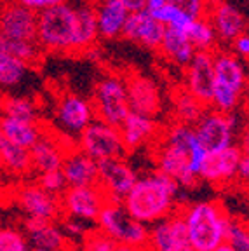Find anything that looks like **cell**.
<instances>
[{
  "label": "cell",
  "instance_id": "obj_31",
  "mask_svg": "<svg viewBox=\"0 0 249 251\" xmlns=\"http://www.w3.org/2000/svg\"><path fill=\"white\" fill-rule=\"evenodd\" d=\"M30 65L12 56L11 52L0 49V89H11L23 82Z\"/></svg>",
  "mask_w": 249,
  "mask_h": 251
},
{
  "label": "cell",
  "instance_id": "obj_9",
  "mask_svg": "<svg viewBox=\"0 0 249 251\" xmlns=\"http://www.w3.org/2000/svg\"><path fill=\"white\" fill-rule=\"evenodd\" d=\"M147 251H194L188 241L181 209L150 225Z\"/></svg>",
  "mask_w": 249,
  "mask_h": 251
},
{
  "label": "cell",
  "instance_id": "obj_50",
  "mask_svg": "<svg viewBox=\"0 0 249 251\" xmlns=\"http://www.w3.org/2000/svg\"><path fill=\"white\" fill-rule=\"evenodd\" d=\"M4 40H5V37L2 35V30H0V49H2V46H4Z\"/></svg>",
  "mask_w": 249,
  "mask_h": 251
},
{
  "label": "cell",
  "instance_id": "obj_14",
  "mask_svg": "<svg viewBox=\"0 0 249 251\" xmlns=\"http://www.w3.org/2000/svg\"><path fill=\"white\" fill-rule=\"evenodd\" d=\"M214 86L213 51H195L190 63L187 65L185 89L204 106H211Z\"/></svg>",
  "mask_w": 249,
  "mask_h": 251
},
{
  "label": "cell",
  "instance_id": "obj_45",
  "mask_svg": "<svg viewBox=\"0 0 249 251\" xmlns=\"http://www.w3.org/2000/svg\"><path fill=\"white\" fill-rule=\"evenodd\" d=\"M248 176H249V157H248V153L244 152V155L241 157V161H239V166H237V180L246 181Z\"/></svg>",
  "mask_w": 249,
  "mask_h": 251
},
{
  "label": "cell",
  "instance_id": "obj_13",
  "mask_svg": "<svg viewBox=\"0 0 249 251\" xmlns=\"http://www.w3.org/2000/svg\"><path fill=\"white\" fill-rule=\"evenodd\" d=\"M0 30L5 39L37 40V12L18 0H4L0 5Z\"/></svg>",
  "mask_w": 249,
  "mask_h": 251
},
{
  "label": "cell",
  "instance_id": "obj_18",
  "mask_svg": "<svg viewBox=\"0 0 249 251\" xmlns=\"http://www.w3.org/2000/svg\"><path fill=\"white\" fill-rule=\"evenodd\" d=\"M164 30L166 26L160 21H157L147 9H141V11L129 12L121 35L132 42L141 44L148 49H159Z\"/></svg>",
  "mask_w": 249,
  "mask_h": 251
},
{
  "label": "cell",
  "instance_id": "obj_24",
  "mask_svg": "<svg viewBox=\"0 0 249 251\" xmlns=\"http://www.w3.org/2000/svg\"><path fill=\"white\" fill-rule=\"evenodd\" d=\"M28 150H30L31 171L44 173V171H52V169H61L65 153L70 149L61 145L58 141V138H51L42 133V136Z\"/></svg>",
  "mask_w": 249,
  "mask_h": 251
},
{
  "label": "cell",
  "instance_id": "obj_46",
  "mask_svg": "<svg viewBox=\"0 0 249 251\" xmlns=\"http://www.w3.org/2000/svg\"><path fill=\"white\" fill-rule=\"evenodd\" d=\"M121 2L125 5V9H127L129 12L145 9V0H121Z\"/></svg>",
  "mask_w": 249,
  "mask_h": 251
},
{
  "label": "cell",
  "instance_id": "obj_5",
  "mask_svg": "<svg viewBox=\"0 0 249 251\" xmlns=\"http://www.w3.org/2000/svg\"><path fill=\"white\" fill-rule=\"evenodd\" d=\"M75 9L68 4H58L54 7L37 12V42L44 51L70 52L74 35Z\"/></svg>",
  "mask_w": 249,
  "mask_h": 251
},
{
  "label": "cell",
  "instance_id": "obj_34",
  "mask_svg": "<svg viewBox=\"0 0 249 251\" xmlns=\"http://www.w3.org/2000/svg\"><path fill=\"white\" fill-rule=\"evenodd\" d=\"M2 49L7 52H11L12 56H16L18 59L25 61L26 65H33V63L40 61L42 58L44 49L39 46L37 40H12L5 39Z\"/></svg>",
  "mask_w": 249,
  "mask_h": 251
},
{
  "label": "cell",
  "instance_id": "obj_1",
  "mask_svg": "<svg viewBox=\"0 0 249 251\" xmlns=\"http://www.w3.org/2000/svg\"><path fill=\"white\" fill-rule=\"evenodd\" d=\"M206 157L207 152L199 143L194 126L174 122L157 147V171L173 178L181 188H192L199 181V171Z\"/></svg>",
  "mask_w": 249,
  "mask_h": 251
},
{
  "label": "cell",
  "instance_id": "obj_41",
  "mask_svg": "<svg viewBox=\"0 0 249 251\" xmlns=\"http://www.w3.org/2000/svg\"><path fill=\"white\" fill-rule=\"evenodd\" d=\"M176 7H179L185 14L190 18H206L207 7H209V0H168Z\"/></svg>",
  "mask_w": 249,
  "mask_h": 251
},
{
  "label": "cell",
  "instance_id": "obj_37",
  "mask_svg": "<svg viewBox=\"0 0 249 251\" xmlns=\"http://www.w3.org/2000/svg\"><path fill=\"white\" fill-rule=\"evenodd\" d=\"M82 248L80 251H113L117 243L110 237L101 228H87L86 234L80 237Z\"/></svg>",
  "mask_w": 249,
  "mask_h": 251
},
{
  "label": "cell",
  "instance_id": "obj_12",
  "mask_svg": "<svg viewBox=\"0 0 249 251\" xmlns=\"http://www.w3.org/2000/svg\"><path fill=\"white\" fill-rule=\"evenodd\" d=\"M244 150L239 145H230L220 152L207 153L202 168L199 171V180L214 187H223L237 180V166Z\"/></svg>",
  "mask_w": 249,
  "mask_h": 251
},
{
  "label": "cell",
  "instance_id": "obj_17",
  "mask_svg": "<svg viewBox=\"0 0 249 251\" xmlns=\"http://www.w3.org/2000/svg\"><path fill=\"white\" fill-rule=\"evenodd\" d=\"M125 93H127L129 110L138 112L141 115L155 117L162 110V96L160 89L152 78L140 74L129 75L124 80Z\"/></svg>",
  "mask_w": 249,
  "mask_h": 251
},
{
  "label": "cell",
  "instance_id": "obj_4",
  "mask_svg": "<svg viewBox=\"0 0 249 251\" xmlns=\"http://www.w3.org/2000/svg\"><path fill=\"white\" fill-rule=\"evenodd\" d=\"M94 224L105 234H108L117 244H125L136 250H147L150 227L131 218L121 201L106 199Z\"/></svg>",
  "mask_w": 249,
  "mask_h": 251
},
{
  "label": "cell",
  "instance_id": "obj_39",
  "mask_svg": "<svg viewBox=\"0 0 249 251\" xmlns=\"http://www.w3.org/2000/svg\"><path fill=\"white\" fill-rule=\"evenodd\" d=\"M225 243H228L230 246H234L237 251H249V234L248 227L242 220L232 218L230 225L226 228V239Z\"/></svg>",
  "mask_w": 249,
  "mask_h": 251
},
{
  "label": "cell",
  "instance_id": "obj_40",
  "mask_svg": "<svg viewBox=\"0 0 249 251\" xmlns=\"http://www.w3.org/2000/svg\"><path fill=\"white\" fill-rule=\"evenodd\" d=\"M37 183L46 190V192L52 194V196H61L66 190V180L63 176L61 169H52V171H44L39 173V181Z\"/></svg>",
  "mask_w": 249,
  "mask_h": 251
},
{
  "label": "cell",
  "instance_id": "obj_6",
  "mask_svg": "<svg viewBox=\"0 0 249 251\" xmlns=\"http://www.w3.org/2000/svg\"><path fill=\"white\" fill-rule=\"evenodd\" d=\"M237 129V114H223L214 108H206L200 119L194 124L195 136L207 153L220 152L234 145Z\"/></svg>",
  "mask_w": 249,
  "mask_h": 251
},
{
  "label": "cell",
  "instance_id": "obj_3",
  "mask_svg": "<svg viewBox=\"0 0 249 251\" xmlns=\"http://www.w3.org/2000/svg\"><path fill=\"white\" fill-rule=\"evenodd\" d=\"M194 251H214L226 239L232 216L220 201H199L181 209Z\"/></svg>",
  "mask_w": 249,
  "mask_h": 251
},
{
  "label": "cell",
  "instance_id": "obj_48",
  "mask_svg": "<svg viewBox=\"0 0 249 251\" xmlns=\"http://www.w3.org/2000/svg\"><path fill=\"white\" fill-rule=\"evenodd\" d=\"M113 251H147V250H136V248L125 246V244H117Z\"/></svg>",
  "mask_w": 249,
  "mask_h": 251
},
{
  "label": "cell",
  "instance_id": "obj_51",
  "mask_svg": "<svg viewBox=\"0 0 249 251\" xmlns=\"http://www.w3.org/2000/svg\"><path fill=\"white\" fill-rule=\"evenodd\" d=\"M31 251H51V250H46V248H37V246H33V248H31Z\"/></svg>",
  "mask_w": 249,
  "mask_h": 251
},
{
  "label": "cell",
  "instance_id": "obj_27",
  "mask_svg": "<svg viewBox=\"0 0 249 251\" xmlns=\"http://www.w3.org/2000/svg\"><path fill=\"white\" fill-rule=\"evenodd\" d=\"M0 133L9 141L23 149H30L42 136V129L37 122L23 121V119H16L4 114H0Z\"/></svg>",
  "mask_w": 249,
  "mask_h": 251
},
{
  "label": "cell",
  "instance_id": "obj_8",
  "mask_svg": "<svg viewBox=\"0 0 249 251\" xmlns=\"http://www.w3.org/2000/svg\"><path fill=\"white\" fill-rule=\"evenodd\" d=\"M93 110L94 117L98 121H103L110 126H119L129 114L127 93H125V84L121 77L108 75L101 78L96 86L93 98Z\"/></svg>",
  "mask_w": 249,
  "mask_h": 251
},
{
  "label": "cell",
  "instance_id": "obj_32",
  "mask_svg": "<svg viewBox=\"0 0 249 251\" xmlns=\"http://www.w3.org/2000/svg\"><path fill=\"white\" fill-rule=\"evenodd\" d=\"M188 40L192 42L195 51H214V44H216V33H214L211 23L206 18H195L188 28L185 30Z\"/></svg>",
  "mask_w": 249,
  "mask_h": 251
},
{
  "label": "cell",
  "instance_id": "obj_42",
  "mask_svg": "<svg viewBox=\"0 0 249 251\" xmlns=\"http://www.w3.org/2000/svg\"><path fill=\"white\" fill-rule=\"evenodd\" d=\"M59 227H61L63 234L68 235V237H75V239H80L82 235L86 234V230H87L86 222H82V220H77V218H72V216H65Z\"/></svg>",
  "mask_w": 249,
  "mask_h": 251
},
{
  "label": "cell",
  "instance_id": "obj_28",
  "mask_svg": "<svg viewBox=\"0 0 249 251\" xmlns=\"http://www.w3.org/2000/svg\"><path fill=\"white\" fill-rule=\"evenodd\" d=\"M159 51L162 52L169 61L176 63L179 67H187L188 63H190L192 56H194L195 49L190 40H188L185 31L166 26L162 42H160V46H159Z\"/></svg>",
  "mask_w": 249,
  "mask_h": 251
},
{
  "label": "cell",
  "instance_id": "obj_21",
  "mask_svg": "<svg viewBox=\"0 0 249 251\" xmlns=\"http://www.w3.org/2000/svg\"><path fill=\"white\" fill-rule=\"evenodd\" d=\"M23 234L31 246L46 248L51 251H63L66 248V235L61 227L51 220L28 218L23 222Z\"/></svg>",
  "mask_w": 249,
  "mask_h": 251
},
{
  "label": "cell",
  "instance_id": "obj_2",
  "mask_svg": "<svg viewBox=\"0 0 249 251\" xmlns=\"http://www.w3.org/2000/svg\"><path fill=\"white\" fill-rule=\"evenodd\" d=\"M179 190L181 187L173 178L160 171L148 173L136 178L131 190L122 199V206L131 218L150 227L178 209Z\"/></svg>",
  "mask_w": 249,
  "mask_h": 251
},
{
  "label": "cell",
  "instance_id": "obj_20",
  "mask_svg": "<svg viewBox=\"0 0 249 251\" xmlns=\"http://www.w3.org/2000/svg\"><path fill=\"white\" fill-rule=\"evenodd\" d=\"M61 173L68 187H87L98 183V161L78 149H70L65 153Z\"/></svg>",
  "mask_w": 249,
  "mask_h": 251
},
{
  "label": "cell",
  "instance_id": "obj_49",
  "mask_svg": "<svg viewBox=\"0 0 249 251\" xmlns=\"http://www.w3.org/2000/svg\"><path fill=\"white\" fill-rule=\"evenodd\" d=\"M214 251H237V250H235L234 246H230L228 243H222V244H220V246L216 248V250H214Z\"/></svg>",
  "mask_w": 249,
  "mask_h": 251
},
{
  "label": "cell",
  "instance_id": "obj_23",
  "mask_svg": "<svg viewBox=\"0 0 249 251\" xmlns=\"http://www.w3.org/2000/svg\"><path fill=\"white\" fill-rule=\"evenodd\" d=\"M213 70L216 82H222L239 94H244L248 75L239 56L226 51H213Z\"/></svg>",
  "mask_w": 249,
  "mask_h": 251
},
{
  "label": "cell",
  "instance_id": "obj_22",
  "mask_svg": "<svg viewBox=\"0 0 249 251\" xmlns=\"http://www.w3.org/2000/svg\"><path fill=\"white\" fill-rule=\"evenodd\" d=\"M121 131L122 143H124L127 152H134V150L141 149L145 143L152 141L157 134V122L153 117L148 115H141L138 112L129 110V114L119 126Z\"/></svg>",
  "mask_w": 249,
  "mask_h": 251
},
{
  "label": "cell",
  "instance_id": "obj_19",
  "mask_svg": "<svg viewBox=\"0 0 249 251\" xmlns=\"http://www.w3.org/2000/svg\"><path fill=\"white\" fill-rule=\"evenodd\" d=\"M206 20L211 23L214 33L220 40L232 42L235 37L246 31V20L242 12L232 4H226L222 0L214 2V4L209 2Z\"/></svg>",
  "mask_w": 249,
  "mask_h": 251
},
{
  "label": "cell",
  "instance_id": "obj_44",
  "mask_svg": "<svg viewBox=\"0 0 249 251\" xmlns=\"http://www.w3.org/2000/svg\"><path fill=\"white\" fill-rule=\"evenodd\" d=\"M232 46H234V54L239 56V58H248L249 54V39L248 33H241L237 35L234 40H232Z\"/></svg>",
  "mask_w": 249,
  "mask_h": 251
},
{
  "label": "cell",
  "instance_id": "obj_16",
  "mask_svg": "<svg viewBox=\"0 0 249 251\" xmlns=\"http://www.w3.org/2000/svg\"><path fill=\"white\" fill-rule=\"evenodd\" d=\"M93 103L78 94H63L56 106V121L59 127L70 136H78L94 121Z\"/></svg>",
  "mask_w": 249,
  "mask_h": 251
},
{
  "label": "cell",
  "instance_id": "obj_38",
  "mask_svg": "<svg viewBox=\"0 0 249 251\" xmlns=\"http://www.w3.org/2000/svg\"><path fill=\"white\" fill-rule=\"evenodd\" d=\"M0 251H31V248L21 230L0 227Z\"/></svg>",
  "mask_w": 249,
  "mask_h": 251
},
{
  "label": "cell",
  "instance_id": "obj_29",
  "mask_svg": "<svg viewBox=\"0 0 249 251\" xmlns=\"http://www.w3.org/2000/svg\"><path fill=\"white\" fill-rule=\"evenodd\" d=\"M0 164L4 166L9 173L26 175V173L31 171L30 150L9 141L4 134L0 133Z\"/></svg>",
  "mask_w": 249,
  "mask_h": 251
},
{
  "label": "cell",
  "instance_id": "obj_11",
  "mask_svg": "<svg viewBox=\"0 0 249 251\" xmlns=\"http://www.w3.org/2000/svg\"><path fill=\"white\" fill-rule=\"evenodd\" d=\"M136 171L121 159H105L98 161V187L101 188L106 199L121 201L125 197V194L131 190V187L136 181Z\"/></svg>",
  "mask_w": 249,
  "mask_h": 251
},
{
  "label": "cell",
  "instance_id": "obj_25",
  "mask_svg": "<svg viewBox=\"0 0 249 251\" xmlns=\"http://www.w3.org/2000/svg\"><path fill=\"white\" fill-rule=\"evenodd\" d=\"M98 39V21H96V9L89 5H82L75 9V23H74V35H72L70 52H84L94 46Z\"/></svg>",
  "mask_w": 249,
  "mask_h": 251
},
{
  "label": "cell",
  "instance_id": "obj_54",
  "mask_svg": "<svg viewBox=\"0 0 249 251\" xmlns=\"http://www.w3.org/2000/svg\"><path fill=\"white\" fill-rule=\"evenodd\" d=\"M68 248H70V246H68ZM63 251H66V250H63ZM70 251H72V250H70Z\"/></svg>",
  "mask_w": 249,
  "mask_h": 251
},
{
  "label": "cell",
  "instance_id": "obj_26",
  "mask_svg": "<svg viewBox=\"0 0 249 251\" xmlns=\"http://www.w3.org/2000/svg\"><path fill=\"white\" fill-rule=\"evenodd\" d=\"M129 11L121 0H103L101 5L96 9L98 35L105 39H115L122 33L125 18Z\"/></svg>",
  "mask_w": 249,
  "mask_h": 251
},
{
  "label": "cell",
  "instance_id": "obj_30",
  "mask_svg": "<svg viewBox=\"0 0 249 251\" xmlns=\"http://www.w3.org/2000/svg\"><path fill=\"white\" fill-rule=\"evenodd\" d=\"M207 106H204L200 101L192 96L187 89H179L173 94V114H174V122L194 126L200 119V115L206 112Z\"/></svg>",
  "mask_w": 249,
  "mask_h": 251
},
{
  "label": "cell",
  "instance_id": "obj_33",
  "mask_svg": "<svg viewBox=\"0 0 249 251\" xmlns=\"http://www.w3.org/2000/svg\"><path fill=\"white\" fill-rule=\"evenodd\" d=\"M0 114L11 115L16 119H23V121H33L37 122V105L33 100L25 98V96H5L2 98V110Z\"/></svg>",
  "mask_w": 249,
  "mask_h": 251
},
{
  "label": "cell",
  "instance_id": "obj_47",
  "mask_svg": "<svg viewBox=\"0 0 249 251\" xmlns=\"http://www.w3.org/2000/svg\"><path fill=\"white\" fill-rule=\"evenodd\" d=\"M166 2H168V0H145V9H147L148 12H153L159 7H162Z\"/></svg>",
  "mask_w": 249,
  "mask_h": 251
},
{
  "label": "cell",
  "instance_id": "obj_53",
  "mask_svg": "<svg viewBox=\"0 0 249 251\" xmlns=\"http://www.w3.org/2000/svg\"><path fill=\"white\" fill-rule=\"evenodd\" d=\"M2 4H4V0H0V5H2Z\"/></svg>",
  "mask_w": 249,
  "mask_h": 251
},
{
  "label": "cell",
  "instance_id": "obj_7",
  "mask_svg": "<svg viewBox=\"0 0 249 251\" xmlns=\"http://www.w3.org/2000/svg\"><path fill=\"white\" fill-rule=\"evenodd\" d=\"M77 143V149L94 161L121 159L127 153L124 143H122L119 127L106 124L103 121H98V119H94L86 129L78 134Z\"/></svg>",
  "mask_w": 249,
  "mask_h": 251
},
{
  "label": "cell",
  "instance_id": "obj_35",
  "mask_svg": "<svg viewBox=\"0 0 249 251\" xmlns=\"http://www.w3.org/2000/svg\"><path fill=\"white\" fill-rule=\"evenodd\" d=\"M241 100H242V94H239L237 91L225 86V84L214 80L213 96H211V108L223 112V114H230V112H235L239 108Z\"/></svg>",
  "mask_w": 249,
  "mask_h": 251
},
{
  "label": "cell",
  "instance_id": "obj_52",
  "mask_svg": "<svg viewBox=\"0 0 249 251\" xmlns=\"http://www.w3.org/2000/svg\"><path fill=\"white\" fill-rule=\"evenodd\" d=\"M0 110H2V96H0Z\"/></svg>",
  "mask_w": 249,
  "mask_h": 251
},
{
  "label": "cell",
  "instance_id": "obj_10",
  "mask_svg": "<svg viewBox=\"0 0 249 251\" xmlns=\"http://www.w3.org/2000/svg\"><path fill=\"white\" fill-rule=\"evenodd\" d=\"M106 196L98 185L87 187H66L59 196L61 216L82 220V222H96V216L105 204Z\"/></svg>",
  "mask_w": 249,
  "mask_h": 251
},
{
  "label": "cell",
  "instance_id": "obj_15",
  "mask_svg": "<svg viewBox=\"0 0 249 251\" xmlns=\"http://www.w3.org/2000/svg\"><path fill=\"white\" fill-rule=\"evenodd\" d=\"M16 202L28 218L51 220V222L61 218L59 197L46 192L39 183L23 185L18 188Z\"/></svg>",
  "mask_w": 249,
  "mask_h": 251
},
{
  "label": "cell",
  "instance_id": "obj_36",
  "mask_svg": "<svg viewBox=\"0 0 249 251\" xmlns=\"http://www.w3.org/2000/svg\"><path fill=\"white\" fill-rule=\"evenodd\" d=\"M150 14H152L157 21H160L164 26H171V28H176V30H181V31L187 30L188 25H190L192 20H194V18L185 14L181 9L176 7V5L171 4V2H166L162 7L150 12Z\"/></svg>",
  "mask_w": 249,
  "mask_h": 251
},
{
  "label": "cell",
  "instance_id": "obj_43",
  "mask_svg": "<svg viewBox=\"0 0 249 251\" xmlns=\"http://www.w3.org/2000/svg\"><path fill=\"white\" fill-rule=\"evenodd\" d=\"M21 5H25V7L31 9V11L35 12H40L44 11V9H49V7H54V5L58 4H63L65 0H18Z\"/></svg>",
  "mask_w": 249,
  "mask_h": 251
}]
</instances>
